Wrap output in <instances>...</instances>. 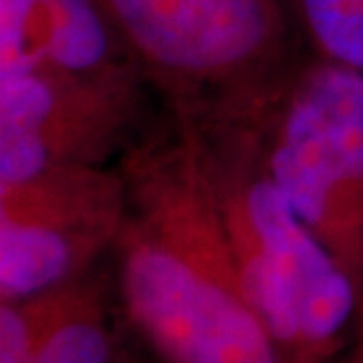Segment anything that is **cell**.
<instances>
[{"label":"cell","mask_w":363,"mask_h":363,"mask_svg":"<svg viewBox=\"0 0 363 363\" xmlns=\"http://www.w3.org/2000/svg\"><path fill=\"white\" fill-rule=\"evenodd\" d=\"M127 211L118 284L167 363H291L246 293L218 213L167 111L118 162Z\"/></svg>","instance_id":"cell-1"},{"label":"cell","mask_w":363,"mask_h":363,"mask_svg":"<svg viewBox=\"0 0 363 363\" xmlns=\"http://www.w3.org/2000/svg\"><path fill=\"white\" fill-rule=\"evenodd\" d=\"M274 104L253 113H167L181 129L260 319L291 363H323L342 350L359 296L272 172L267 120Z\"/></svg>","instance_id":"cell-2"},{"label":"cell","mask_w":363,"mask_h":363,"mask_svg":"<svg viewBox=\"0 0 363 363\" xmlns=\"http://www.w3.org/2000/svg\"><path fill=\"white\" fill-rule=\"evenodd\" d=\"M101 3L174 115L262 111L310 54L286 0Z\"/></svg>","instance_id":"cell-3"},{"label":"cell","mask_w":363,"mask_h":363,"mask_svg":"<svg viewBox=\"0 0 363 363\" xmlns=\"http://www.w3.org/2000/svg\"><path fill=\"white\" fill-rule=\"evenodd\" d=\"M267 152L293 208L363 291V75L300 61L267 120Z\"/></svg>","instance_id":"cell-4"},{"label":"cell","mask_w":363,"mask_h":363,"mask_svg":"<svg viewBox=\"0 0 363 363\" xmlns=\"http://www.w3.org/2000/svg\"><path fill=\"white\" fill-rule=\"evenodd\" d=\"M127 211L118 164L0 181V296L35 298L87 274Z\"/></svg>","instance_id":"cell-5"},{"label":"cell","mask_w":363,"mask_h":363,"mask_svg":"<svg viewBox=\"0 0 363 363\" xmlns=\"http://www.w3.org/2000/svg\"><path fill=\"white\" fill-rule=\"evenodd\" d=\"M148 84L57 71L0 80V181L111 167L148 127Z\"/></svg>","instance_id":"cell-6"},{"label":"cell","mask_w":363,"mask_h":363,"mask_svg":"<svg viewBox=\"0 0 363 363\" xmlns=\"http://www.w3.org/2000/svg\"><path fill=\"white\" fill-rule=\"evenodd\" d=\"M24 303L33 363H113L104 300L87 274Z\"/></svg>","instance_id":"cell-7"},{"label":"cell","mask_w":363,"mask_h":363,"mask_svg":"<svg viewBox=\"0 0 363 363\" xmlns=\"http://www.w3.org/2000/svg\"><path fill=\"white\" fill-rule=\"evenodd\" d=\"M307 52L363 75V0H286Z\"/></svg>","instance_id":"cell-8"},{"label":"cell","mask_w":363,"mask_h":363,"mask_svg":"<svg viewBox=\"0 0 363 363\" xmlns=\"http://www.w3.org/2000/svg\"><path fill=\"white\" fill-rule=\"evenodd\" d=\"M50 0H0V80L50 68Z\"/></svg>","instance_id":"cell-9"},{"label":"cell","mask_w":363,"mask_h":363,"mask_svg":"<svg viewBox=\"0 0 363 363\" xmlns=\"http://www.w3.org/2000/svg\"><path fill=\"white\" fill-rule=\"evenodd\" d=\"M0 363H33L24 300L0 296Z\"/></svg>","instance_id":"cell-10"},{"label":"cell","mask_w":363,"mask_h":363,"mask_svg":"<svg viewBox=\"0 0 363 363\" xmlns=\"http://www.w3.org/2000/svg\"><path fill=\"white\" fill-rule=\"evenodd\" d=\"M342 363H363V291L359 293L357 314H354V326H352V342L345 350Z\"/></svg>","instance_id":"cell-11"}]
</instances>
